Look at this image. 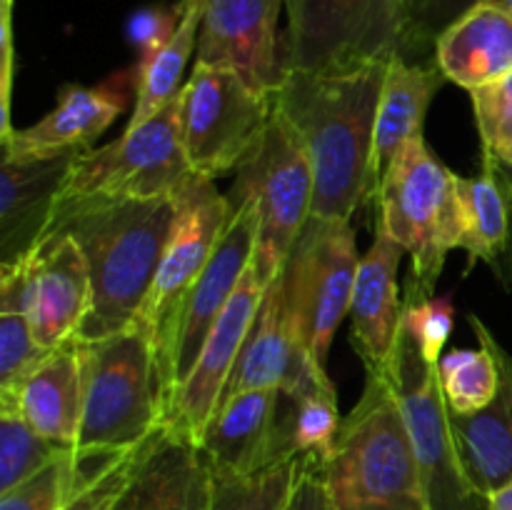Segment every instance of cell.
Listing matches in <instances>:
<instances>
[{"label": "cell", "instance_id": "obj_42", "mask_svg": "<svg viewBox=\"0 0 512 510\" xmlns=\"http://www.w3.org/2000/svg\"><path fill=\"white\" fill-rule=\"evenodd\" d=\"M490 160V158H485ZM490 163L495 165V173H498L500 183H503L505 193H508V198L512 200V158L510 160H500V163H495V160H490Z\"/></svg>", "mask_w": 512, "mask_h": 510}, {"label": "cell", "instance_id": "obj_19", "mask_svg": "<svg viewBox=\"0 0 512 510\" xmlns=\"http://www.w3.org/2000/svg\"><path fill=\"white\" fill-rule=\"evenodd\" d=\"M215 478L198 443L163 425L138 450L108 510H210Z\"/></svg>", "mask_w": 512, "mask_h": 510}, {"label": "cell", "instance_id": "obj_15", "mask_svg": "<svg viewBox=\"0 0 512 510\" xmlns=\"http://www.w3.org/2000/svg\"><path fill=\"white\" fill-rule=\"evenodd\" d=\"M135 90H138V68L115 73L100 85H63L58 103L48 115L0 140L3 160L35 163V160L85 153L128 108L130 95L135 100Z\"/></svg>", "mask_w": 512, "mask_h": 510}, {"label": "cell", "instance_id": "obj_38", "mask_svg": "<svg viewBox=\"0 0 512 510\" xmlns=\"http://www.w3.org/2000/svg\"><path fill=\"white\" fill-rule=\"evenodd\" d=\"M140 445H135V448L130 450H123V453H120L118 458H115L113 463L98 475V478H93L90 483L75 488L73 498L68 500V505H65L63 510H108L110 503L115 500V495L120 493V488H123L125 480H128L130 468H133L135 458H138Z\"/></svg>", "mask_w": 512, "mask_h": 510}, {"label": "cell", "instance_id": "obj_2", "mask_svg": "<svg viewBox=\"0 0 512 510\" xmlns=\"http://www.w3.org/2000/svg\"><path fill=\"white\" fill-rule=\"evenodd\" d=\"M173 220L175 198H150L98 205L60 225L58 233L78 240L93 290L80 340L108 338L138 320Z\"/></svg>", "mask_w": 512, "mask_h": 510}, {"label": "cell", "instance_id": "obj_41", "mask_svg": "<svg viewBox=\"0 0 512 510\" xmlns=\"http://www.w3.org/2000/svg\"><path fill=\"white\" fill-rule=\"evenodd\" d=\"M285 510H335L328 485L320 473V455L300 458L298 478H295L293 493H290Z\"/></svg>", "mask_w": 512, "mask_h": 510}, {"label": "cell", "instance_id": "obj_27", "mask_svg": "<svg viewBox=\"0 0 512 510\" xmlns=\"http://www.w3.org/2000/svg\"><path fill=\"white\" fill-rule=\"evenodd\" d=\"M455 230L458 248L468 253L470 265H493L508 248L510 198L495 165L483 158V170L470 178L455 175Z\"/></svg>", "mask_w": 512, "mask_h": 510}, {"label": "cell", "instance_id": "obj_25", "mask_svg": "<svg viewBox=\"0 0 512 510\" xmlns=\"http://www.w3.org/2000/svg\"><path fill=\"white\" fill-rule=\"evenodd\" d=\"M443 70L430 63H410L405 58H393L385 68L383 90H380L378 118H375L373 140V180L378 195L380 178L390 160L398 155L405 143L423 138L425 115L435 93L445 83Z\"/></svg>", "mask_w": 512, "mask_h": 510}, {"label": "cell", "instance_id": "obj_1", "mask_svg": "<svg viewBox=\"0 0 512 510\" xmlns=\"http://www.w3.org/2000/svg\"><path fill=\"white\" fill-rule=\"evenodd\" d=\"M388 63L348 73L288 70L273 105L313 165L310 218L350 220L375 195L373 140Z\"/></svg>", "mask_w": 512, "mask_h": 510}, {"label": "cell", "instance_id": "obj_43", "mask_svg": "<svg viewBox=\"0 0 512 510\" xmlns=\"http://www.w3.org/2000/svg\"><path fill=\"white\" fill-rule=\"evenodd\" d=\"M490 510H512V485H505L490 495Z\"/></svg>", "mask_w": 512, "mask_h": 510}, {"label": "cell", "instance_id": "obj_39", "mask_svg": "<svg viewBox=\"0 0 512 510\" xmlns=\"http://www.w3.org/2000/svg\"><path fill=\"white\" fill-rule=\"evenodd\" d=\"M180 18H183V0L173 8H143L133 13V18L128 20V38L138 48V63L158 53L173 38Z\"/></svg>", "mask_w": 512, "mask_h": 510}, {"label": "cell", "instance_id": "obj_32", "mask_svg": "<svg viewBox=\"0 0 512 510\" xmlns=\"http://www.w3.org/2000/svg\"><path fill=\"white\" fill-rule=\"evenodd\" d=\"M298 470L300 458H293L248 478L215 480L210 510H285Z\"/></svg>", "mask_w": 512, "mask_h": 510}, {"label": "cell", "instance_id": "obj_21", "mask_svg": "<svg viewBox=\"0 0 512 510\" xmlns=\"http://www.w3.org/2000/svg\"><path fill=\"white\" fill-rule=\"evenodd\" d=\"M403 253L393 235L378 223L373 245L358 263L348 315L353 320V343L363 355L365 368H388L403 330L405 300H400L398 285Z\"/></svg>", "mask_w": 512, "mask_h": 510}, {"label": "cell", "instance_id": "obj_11", "mask_svg": "<svg viewBox=\"0 0 512 510\" xmlns=\"http://www.w3.org/2000/svg\"><path fill=\"white\" fill-rule=\"evenodd\" d=\"M385 370L398 393L400 408H403L405 423L413 438L425 508L490 510L488 495L475 490L463 470L438 365L423 358L418 343L405 330V325Z\"/></svg>", "mask_w": 512, "mask_h": 510}, {"label": "cell", "instance_id": "obj_16", "mask_svg": "<svg viewBox=\"0 0 512 510\" xmlns=\"http://www.w3.org/2000/svg\"><path fill=\"white\" fill-rule=\"evenodd\" d=\"M230 210H233V215H230L208 265L190 288L183 310H180L173 343L175 395L193 370L213 325L228 308L245 270L253 263L255 243H258V205H255V200L245 198L238 203H230Z\"/></svg>", "mask_w": 512, "mask_h": 510}, {"label": "cell", "instance_id": "obj_36", "mask_svg": "<svg viewBox=\"0 0 512 510\" xmlns=\"http://www.w3.org/2000/svg\"><path fill=\"white\" fill-rule=\"evenodd\" d=\"M455 323V305L450 295L443 298H418V295H405L403 325L413 340L418 343L420 353L428 363L438 365L440 355L445 353L450 333Z\"/></svg>", "mask_w": 512, "mask_h": 510}, {"label": "cell", "instance_id": "obj_12", "mask_svg": "<svg viewBox=\"0 0 512 510\" xmlns=\"http://www.w3.org/2000/svg\"><path fill=\"white\" fill-rule=\"evenodd\" d=\"M358 263L350 220L310 218L283 268L290 323L323 370L335 330L350 313Z\"/></svg>", "mask_w": 512, "mask_h": 510}, {"label": "cell", "instance_id": "obj_37", "mask_svg": "<svg viewBox=\"0 0 512 510\" xmlns=\"http://www.w3.org/2000/svg\"><path fill=\"white\" fill-rule=\"evenodd\" d=\"M50 353L35 340L25 315L0 313V390L15 388Z\"/></svg>", "mask_w": 512, "mask_h": 510}, {"label": "cell", "instance_id": "obj_24", "mask_svg": "<svg viewBox=\"0 0 512 510\" xmlns=\"http://www.w3.org/2000/svg\"><path fill=\"white\" fill-rule=\"evenodd\" d=\"M435 65L465 90L495 83L512 73V13L483 0L438 38Z\"/></svg>", "mask_w": 512, "mask_h": 510}, {"label": "cell", "instance_id": "obj_3", "mask_svg": "<svg viewBox=\"0 0 512 510\" xmlns=\"http://www.w3.org/2000/svg\"><path fill=\"white\" fill-rule=\"evenodd\" d=\"M365 373L358 405L320 458L330 500L335 510H428L413 438L388 370Z\"/></svg>", "mask_w": 512, "mask_h": 510}, {"label": "cell", "instance_id": "obj_18", "mask_svg": "<svg viewBox=\"0 0 512 510\" xmlns=\"http://www.w3.org/2000/svg\"><path fill=\"white\" fill-rule=\"evenodd\" d=\"M198 448L215 480L248 478L293 460L283 438L280 390H245L220 403Z\"/></svg>", "mask_w": 512, "mask_h": 510}, {"label": "cell", "instance_id": "obj_29", "mask_svg": "<svg viewBox=\"0 0 512 510\" xmlns=\"http://www.w3.org/2000/svg\"><path fill=\"white\" fill-rule=\"evenodd\" d=\"M280 408H283V435L290 458H305V455L323 458L343 423L338 393L330 378L315 380L293 393L280 390Z\"/></svg>", "mask_w": 512, "mask_h": 510}, {"label": "cell", "instance_id": "obj_5", "mask_svg": "<svg viewBox=\"0 0 512 510\" xmlns=\"http://www.w3.org/2000/svg\"><path fill=\"white\" fill-rule=\"evenodd\" d=\"M83 343V420L78 450H128L168 423L153 340L135 320Z\"/></svg>", "mask_w": 512, "mask_h": 510}, {"label": "cell", "instance_id": "obj_4", "mask_svg": "<svg viewBox=\"0 0 512 510\" xmlns=\"http://www.w3.org/2000/svg\"><path fill=\"white\" fill-rule=\"evenodd\" d=\"M190 175L193 170L180 140L178 95L143 125L125 128L120 138L85 150L70 160L40 238L55 235L65 220L98 205L175 198Z\"/></svg>", "mask_w": 512, "mask_h": 510}, {"label": "cell", "instance_id": "obj_20", "mask_svg": "<svg viewBox=\"0 0 512 510\" xmlns=\"http://www.w3.org/2000/svg\"><path fill=\"white\" fill-rule=\"evenodd\" d=\"M328 378L295 335L285 298L283 273L265 288L250 333L238 355L220 403L245 390H293ZM218 403V405H220ZM218 410V408H215Z\"/></svg>", "mask_w": 512, "mask_h": 510}, {"label": "cell", "instance_id": "obj_8", "mask_svg": "<svg viewBox=\"0 0 512 510\" xmlns=\"http://www.w3.org/2000/svg\"><path fill=\"white\" fill-rule=\"evenodd\" d=\"M285 73H348L403 53L405 0H285Z\"/></svg>", "mask_w": 512, "mask_h": 510}, {"label": "cell", "instance_id": "obj_40", "mask_svg": "<svg viewBox=\"0 0 512 510\" xmlns=\"http://www.w3.org/2000/svg\"><path fill=\"white\" fill-rule=\"evenodd\" d=\"M15 40H13V0H0V140L10 138V95H13Z\"/></svg>", "mask_w": 512, "mask_h": 510}, {"label": "cell", "instance_id": "obj_26", "mask_svg": "<svg viewBox=\"0 0 512 510\" xmlns=\"http://www.w3.org/2000/svg\"><path fill=\"white\" fill-rule=\"evenodd\" d=\"M75 155L35 163L0 165V253L5 260L18 258L45 230L55 195L63 185L70 160Z\"/></svg>", "mask_w": 512, "mask_h": 510}, {"label": "cell", "instance_id": "obj_35", "mask_svg": "<svg viewBox=\"0 0 512 510\" xmlns=\"http://www.w3.org/2000/svg\"><path fill=\"white\" fill-rule=\"evenodd\" d=\"M473 98L475 125L483 140V158H512V73L495 83L470 90Z\"/></svg>", "mask_w": 512, "mask_h": 510}, {"label": "cell", "instance_id": "obj_23", "mask_svg": "<svg viewBox=\"0 0 512 510\" xmlns=\"http://www.w3.org/2000/svg\"><path fill=\"white\" fill-rule=\"evenodd\" d=\"M0 405L13 408L43 438L78 450L83 420V343L70 338L55 348L15 388L0 390Z\"/></svg>", "mask_w": 512, "mask_h": 510}, {"label": "cell", "instance_id": "obj_9", "mask_svg": "<svg viewBox=\"0 0 512 510\" xmlns=\"http://www.w3.org/2000/svg\"><path fill=\"white\" fill-rule=\"evenodd\" d=\"M315 178L308 153L275 110L258 150L238 168V180L228 193L230 203L255 200L258 243L253 265L268 288L288 263L305 223L313 213Z\"/></svg>", "mask_w": 512, "mask_h": 510}, {"label": "cell", "instance_id": "obj_33", "mask_svg": "<svg viewBox=\"0 0 512 510\" xmlns=\"http://www.w3.org/2000/svg\"><path fill=\"white\" fill-rule=\"evenodd\" d=\"M78 450H65L60 458L0 493V510H63L75 493Z\"/></svg>", "mask_w": 512, "mask_h": 510}, {"label": "cell", "instance_id": "obj_28", "mask_svg": "<svg viewBox=\"0 0 512 510\" xmlns=\"http://www.w3.org/2000/svg\"><path fill=\"white\" fill-rule=\"evenodd\" d=\"M200 23H203V0H183V18L173 38L158 53L135 65L138 90H135L133 113L125 128H138L178 98L185 85V68L193 53H198Z\"/></svg>", "mask_w": 512, "mask_h": 510}, {"label": "cell", "instance_id": "obj_30", "mask_svg": "<svg viewBox=\"0 0 512 510\" xmlns=\"http://www.w3.org/2000/svg\"><path fill=\"white\" fill-rule=\"evenodd\" d=\"M438 375L450 413L458 415L488 408L500 388L498 360L485 343L478 350L455 348L440 355Z\"/></svg>", "mask_w": 512, "mask_h": 510}, {"label": "cell", "instance_id": "obj_6", "mask_svg": "<svg viewBox=\"0 0 512 510\" xmlns=\"http://www.w3.org/2000/svg\"><path fill=\"white\" fill-rule=\"evenodd\" d=\"M378 223L413 258L408 293L430 298L458 248L455 230V173L415 138L398 150L378 188Z\"/></svg>", "mask_w": 512, "mask_h": 510}, {"label": "cell", "instance_id": "obj_10", "mask_svg": "<svg viewBox=\"0 0 512 510\" xmlns=\"http://www.w3.org/2000/svg\"><path fill=\"white\" fill-rule=\"evenodd\" d=\"M273 118V95L250 88L238 73L195 63L180 90V140L195 175L215 180L238 170L258 150Z\"/></svg>", "mask_w": 512, "mask_h": 510}, {"label": "cell", "instance_id": "obj_7", "mask_svg": "<svg viewBox=\"0 0 512 510\" xmlns=\"http://www.w3.org/2000/svg\"><path fill=\"white\" fill-rule=\"evenodd\" d=\"M230 215L233 210H230L228 195H220L210 178L195 173L190 175L183 190L175 195V220L170 228V238L165 243L158 270H155L153 285H150L143 308L138 313V323L148 330L150 340H153L168 415L175 395L173 343L180 310H183L190 288L208 265Z\"/></svg>", "mask_w": 512, "mask_h": 510}, {"label": "cell", "instance_id": "obj_34", "mask_svg": "<svg viewBox=\"0 0 512 510\" xmlns=\"http://www.w3.org/2000/svg\"><path fill=\"white\" fill-rule=\"evenodd\" d=\"M483 0H405V35L400 58L430 63L440 35Z\"/></svg>", "mask_w": 512, "mask_h": 510}, {"label": "cell", "instance_id": "obj_44", "mask_svg": "<svg viewBox=\"0 0 512 510\" xmlns=\"http://www.w3.org/2000/svg\"><path fill=\"white\" fill-rule=\"evenodd\" d=\"M493 3L503 5V8H505V10H510V13H512V0H493Z\"/></svg>", "mask_w": 512, "mask_h": 510}, {"label": "cell", "instance_id": "obj_14", "mask_svg": "<svg viewBox=\"0 0 512 510\" xmlns=\"http://www.w3.org/2000/svg\"><path fill=\"white\" fill-rule=\"evenodd\" d=\"M283 8L285 0H203L195 63L233 70L253 90L273 95L285 78Z\"/></svg>", "mask_w": 512, "mask_h": 510}, {"label": "cell", "instance_id": "obj_17", "mask_svg": "<svg viewBox=\"0 0 512 510\" xmlns=\"http://www.w3.org/2000/svg\"><path fill=\"white\" fill-rule=\"evenodd\" d=\"M263 295V280L258 278V270L250 263L243 280L235 288L233 298H230L228 308L223 310L218 323L210 330L193 370H190V375L180 385L178 395H175L168 423H165L168 428L180 430V433L190 435L198 443L200 433L208 425V420L213 418L215 408L223 398L225 385L233 375V368L238 363V355L243 350V343L248 338L250 325H253Z\"/></svg>", "mask_w": 512, "mask_h": 510}, {"label": "cell", "instance_id": "obj_13", "mask_svg": "<svg viewBox=\"0 0 512 510\" xmlns=\"http://www.w3.org/2000/svg\"><path fill=\"white\" fill-rule=\"evenodd\" d=\"M90 303L88 263L70 233L40 238L0 265V313L25 315L43 348L55 350L78 338Z\"/></svg>", "mask_w": 512, "mask_h": 510}, {"label": "cell", "instance_id": "obj_31", "mask_svg": "<svg viewBox=\"0 0 512 510\" xmlns=\"http://www.w3.org/2000/svg\"><path fill=\"white\" fill-rule=\"evenodd\" d=\"M65 450L70 448L43 438L18 410L0 405V493L43 470Z\"/></svg>", "mask_w": 512, "mask_h": 510}, {"label": "cell", "instance_id": "obj_22", "mask_svg": "<svg viewBox=\"0 0 512 510\" xmlns=\"http://www.w3.org/2000/svg\"><path fill=\"white\" fill-rule=\"evenodd\" d=\"M470 325L478 343L488 345L498 360L500 388L488 408L470 415L450 413V425L465 475L475 490L490 498L505 485H512V355L478 315H470Z\"/></svg>", "mask_w": 512, "mask_h": 510}]
</instances>
